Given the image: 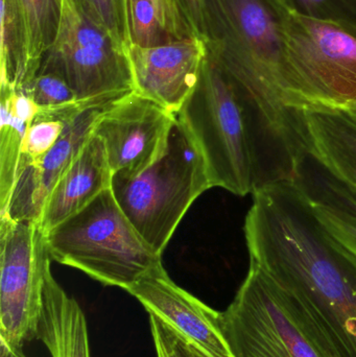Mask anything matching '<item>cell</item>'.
<instances>
[{
    "mask_svg": "<svg viewBox=\"0 0 356 357\" xmlns=\"http://www.w3.org/2000/svg\"><path fill=\"white\" fill-rule=\"evenodd\" d=\"M178 40L199 38L206 41V0H163Z\"/></svg>",
    "mask_w": 356,
    "mask_h": 357,
    "instance_id": "obj_25",
    "label": "cell"
},
{
    "mask_svg": "<svg viewBox=\"0 0 356 357\" xmlns=\"http://www.w3.org/2000/svg\"><path fill=\"white\" fill-rule=\"evenodd\" d=\"M84 109L75 107L59 111H38L23 140L18 167L35 162L47 154L62 137L67 125Z\"/></svg>",
    "mask_w": 356,
    "mask_h": 357,
    "instance_id": "obj_22",
    "label": "cell"
},
{
    "mask_svg": "<svg viewBox=\"0 0 356 357\" xmlns=\"http://www.w3.org/2000/svg\"><path fill=\"white\" fill-rule=\"evenodd\" d=\"M112 178L104 142L93 133L48 195L39 222L43 232L52 230L110 188Z\"/></svg>",
    "mask_w": 356,
    "mask_h": 357,
    "instance_id": "obj_14",
    "label": "cell"
},
{
    "mask_svg": "<svg viewBox=\"0 0 356 357\" xmlns=\"http://www.w3.org/2000/svg\"><path fill=\"white\" fill-rule=\"evenodd\" d=\"M23 93L31 98L38 111H59L82 106L65 77L58 71L40 67L37 75L25 86Z\"/></svg>",
    "mask_w": 356,
    "mask_h": 357,
    "instance_id": "obj_23",
    "label": "cell"
},
{
    "mask_svg": "<svg viewBox=\"0 0 356 357\" xmlns=\"http://www.w3.org/2000/svg\"><path fill=\"white\" fill-rule=\"evenodd\" d=\"M292 183L313 205L356 220V188L328 171L311 152L297 163Z\"/></svg>",
    "mask_w": 356,
    "mask_h": 357,
    "instance_id": "obj_19",
    "label": "cell"
},
{
    "mask_svg": "<svg viewBox=\"0 0 356 357\" xmlns=\"http://www.w3.org/2000/svg\"><path fill=\"white\" fill-rule=\"evenodd\" d=\"M194 357H199V356H194Z\"/></svg>",
    "mask_w": 356,
    "mask_h": 357,
    "instance_id": "obj_32",
    "label": "cell"
},
{
    "mask_svg": "<svg viewBox=\"0 0 356 357\" xmlns=\"http://www.w3.org/2000/svg\"><path fill=\"white\" fill-rule=\"evenodd\" d=\"M327 0H311V13L309 15H314L316 10L320 8L322 4L325 3ZM315 16V15H314Z\"/></svg>",
    "mask_w": 356,
    "mask_h": 357,
    "instance_id": "obj_29",
    "label": "cell"
},
{
    "mask_svg": "<svg viewBox=\"0 0 356 357\" xmlns=\"http://www.w3.org/2000/svg\"><path fill=\"white\" fill-rule=\"evenodd\" d=\"M313 206L322 224L356 258V220L325 208Z\"/></svg>",
    "mask_w": 356,
    "mask_h": 357,
    "instance_id": "obj_26",
    "label": "cell"
},
{
    "mask_svg": "<svg viewBox=\"0 0 356 357\" xmlns=\"http://www.w3.org/2000/svg\"><path fill=\"white\" fill-rule=\"evenodd\" d=\"M73 2L89 20L106 31L117 44L129 50L132 40L127 0H73Z\"/></svg>",
    "mask_w": 356,
    "mask_h": 357,
    "instance_id": "obj_24",
    "label": "cell"
},
{
    "mask_svg": "<svg viewBox=\"0 0 356 357\" xmlns=\"http://www.w3.org/2000/svg\"><path fill=\"white\" fill-rule=\"evenodd\" d=\"M177 117L132 92L107 108L93 133L104 142L113 176H130L156 162L167 146Z\"/></svg>",
    "mask_w": 356,
    "mask_h": 357,
    "instance_id": "obj_10",
    "label": "cell"
},
{
    "mask_svg": "<svg viewBox=\"0 0 356 357\" xmlns=\"http://www.w3.org/2000/svg\"><path fill=\"white\" fill-rule=\"evenodd\" d=\"M50 259L94 280L127 289L162 264L106 189L83 209L44 232Z\"/></svg>",
    "mask_w": 356,
    "mask_h": 357,
    "instance_id": "obj_4",
    "label": "cell"
},
{
    "mask_svg": "<svg viewBox=\"0 0 356 357\" xmlns=\"http://www.w3.org/2000/svg\"><path fill=\"white\" fill-rule=\"evenodd\" d=\"M176 117L203 155L211 186L245 197L277 183L252 107L208 56Z\"/></svg>",
    "mask_w": 356,
    "mask_h": 357,
    "instance_id": "obj_3",
    "label": "cell"
},
{
    "mask_svg": "<svg viewBox=\"0 0 356 357\" xmlns=\"http://www.w3.org/2000/svg\"><path fill=\"white\" fill-rule=\"evenodd\" d=\"M19 3L29 27L31 61L38 73L58 37L64 0H19Z\"/></svg>",
    "mask_w": 356,
    "mask_h": 357,
    "instance_id": "obj_20",
    "label": "cell"
},
{
    "mask_svg": "<svg viewBox=\"0 0 356 357\" xmlns=\"http://www.w3.org/2000/svg\"><path fill=\"white\" fill-rule=\"evenodd\" d=\"M344 112H346L351 119L356 123V105L355 106L350 107V108L346 109V110H343Z\"/></svg>",
    "mask_w": 356,
    "mask_h": 357,
    "instance_id": "obj_31",
    "label": "cell"
},
{
    "mask_svg": "<svg viewBox=\"0 0 356 357\" xmlns=\"http://www.w3.org/2000/svg\"><path fill=\"white\" fill-rule=\"evenodd\" d=\"M127 54L134 91L177 115L200 82L208 50L203 40L185 38L152 47L131 44Z\"/></svg>",
    "mask_w": 356,
    "mask_h": 357,
    "instance_id": "obj_12",
    "label": "cell"
},
{
    "mask_svg": "<svg viewBox=\"0 0 356 357\" xmlns=\"http://www.w3.org/2000/svg\"><path fill=\"white\" fill-rule=\"evenodd\" d=\"M150 325L157 357H194L189 347L160 319L150 314Z\"/></svg>",
    "mask_w": 356,
    "mask_h": 357,
    "instance_id": "obj_27",
    "label": "cell"
},
{
    "mask_svg": "<svg viewBox=\"0 0 356 357\" xmlns=\"http://www.w3.org/2000/svg\"><path fill=\"white\" fill-rule=\"evenodd\" d=\"M132 44L152 47L176 41L163 0H127Z\"/></svg>",
    "mask_w": 356,
    "mask_h": 357,
    "instance_id": "obj_21",
    "label": "cell"
},
{
    "mask_svg": "<svg viewBox=\"0 0 356 357\" xmlns=\"http://www.w3.org/2000/svg\"><path fill=\"white\" fill-rule=\"evenodd\" d=\"M250 261L282 287L328 357H356V258L293 183L253 197L245 222Z\"/></svg>",
    "mask_w": 356,
    "mask_h": 357,
    "instance_id": "obj_1",
    "label": "cell"
},
{
    "mask_svg": "<svg viewBox=\"0 0 356 357\" xmlns=\"http://www.w3.org/2000/svg\"><path fill=\"white\" fill-rule=\"evenodd\" d=\"M111 188L134 228L161 255L190 206L212 186L203 155L177 119L162 156L139 173L113 176Z\"/></svg>",
    "mask_w": 356,
    "mask_h": 357,
    "instance_id": "obj_5",
    "label": "cell"
},
{
    "mask_svg": "<svg viewBox=\"0 0 356 357\" xmlns=\"http://www.w3.org/2000/svg\"><path fill=\"white\" fill-rule=\"evenodd\" d=\"M0 213L10 201L20 161L23 140L38 113V107L22 91L0 87Z\"/></svg>",
    "mask_w": 356,
    "mask_h": 357,
    "instance_id": "obj_17",
    "label": "cell"
},
{
    "mask_svg": "<svg viewBox=\"0 0 356 357\" xmlns=\"http://www.w3.org/2000/svg\"><path fill=\"white\" fill-rule=\"evenodd\" d=\"M281 0H206L208 58L244 93L276 171L292 178L309 152L304 109L286 77Z\"/></svg>",
    "mask_w": 356,
    "mask_h": 357,
    "instance_id": "obj_2",
    "label": "cell"
},
{
    "mask_svg": "<svg viewBox=\"0 0 356 357\" xmlns=\"http://www.w3.org/2000/svg\"><path fill=\"white\" fill-rule=\"evenodd\" d=\"M309 152L334 176L356 188V123L343 110L307 107Z\"/></svg>",
    "mask_w": 356,
    "mask_h": 357,
    "instance_id": "obj_16",
    "label": "cell"
},
{
    "mask_svg": "<svg viewBox=\"0 0 356 357\" xmlns=\"http://www.w3.org/2000/svg\"><path fill=\"white\" fill-rule=\"evenodd\" d=\"M40 67L60 73L84 107L113 104L134 92L127 50L73 0H64L58 37Z\"/></svg>",
    "mask_w": 356,
    "mask_h": 357,
    "instance_id": "obj_8",
    "label": "cell"
},
{
    "mask_svg": "<svg viewBox=\"0 0 356 357\" xmlns=\"http://www.w3.org/2000/svg\"><path fill=\"white\" fill-rule=\"evenodd\" d=\"M38 340L52 357H91L85 314L77 300L67 295L52 276H44L43 304Z\"/></svg>",
    "mask_w": 356,
    "mask_h": 357,
    "instance_id": "obj_15",
    "label": "cell"
},
{
    "mask_svg": "<svg viewBox=\"0 0 356 357\" xmlns=\"http://www.w3.org/2000/svg\"><path fill=\"white\" fill-rule=\"evenodd\" d=\"M127 293L148 314L160 319L199 357H234L222 329L221 312L178 287L162 264L144 275Z\"/></svg>",
    "mask_w": 356,
    "mask_h": 357,
    "instance_id": "obj_11",
    "label": "cell"
},
{
    "mask_svg": "<svg viewBox=\"0 0 356 357\" xmlns=\"http://www.w3.org/2000/svg\"><path fill=\"white\" fill-rule=\"evenodd\" d=\"M0 87L22 91L37 71L31 56L29 27L19 0H1Z\"/></svg>",
    "mask_w": 356,
    "mask_h": 357,
    "instance_id": "obj_18",
    "label": "cell"
},
{
    "mask_svg": "<svg viewBox=\"0 0 356 357\" xmlns=\"http://www.w3.org/2000/svg\"><path fill=\"white\" fill-rule=\"evenodd\" d=\"M288 88L297 106L356 105V23L305 14L281 0Z\"/></svg>",
    "mask_w": 356,
    "mask_h": 357,
    "instance_id": "obj_6",
    "label": "cell"
},
{
    "mask_svg": "<svg viewBox=\"0 0 356 357\" xmlns=\"http://www.w3.org/2000/svg\"><path fill=\"white\" fill-rule=\"evenodd\" d=\"M110 105L82 110L67 125L62 137L47 154L18 167L8 207L0 215L6 214L19 222H40L48 195L79 156L93 134L100 115Z\"/></svg>",
    "mask_w": 356,
    "mask_h": 357,
    "instance_id": "obj_13",
    "label": "cell"
},
{
    "mask_svg": "<svg viewBox=\"0 0 356 357\" xmlns=\"http://www.w3.org/2000/svg\"><path fill=\"white\" fill-rule=\"evenodd\" d=\"M221 323L234 357H328L286 291L252 261Z\"/></svg>",
    "mask_w": 356,
    "mask_h": 357,
    "instance_id": "obj_7",
    "label": "cell"
},
{
    "mask_svg": "<svg viewBox=\"0 0 356 357\" xmlns=\"http://www.w3.org/2000/svg\"><path fill=\"white\" fill-rule=\"evenodd\" d=\"M50 260L39 222L0 215V340L13 349L38 337Z\"/></svg>",
    "mask_w": 356,
    "mask_h": 357,
    "instance_id": "obj_9",
    "label": "cell"
},
{
    "mask_svg": "<svg viewBox=\"0 0 356 357\" xmlns=\"http://www.w3.org/2000/svg\"><path fill=\"white\" fill-rule=\"evenodd\" d=\"M297 1L304 8L305 14L309 15V13H311V0H297Z\"/></svg>",
    "mask_w": 356,
    "mask_h": 357,
    "instance_id": "obj_30",
    "label": "cell"
},
{
    "mask_svg": "<svg viewBox=\"0 0 356 357\" xmlns=\"http://www.w3.org/2000/svg\"><path fill=\"white\" fill-rule=\"evenodd\" d=\"M22 349H13L0 340V357H26Z\"/></svg>",
    "mask_w": 356,
    "mask_h": 357,
    "instance_id": "obj_28",
    "label": "cell"
}]
</instances>
